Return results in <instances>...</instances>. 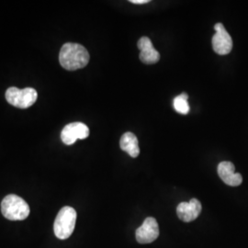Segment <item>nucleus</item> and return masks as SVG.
I'll use <instances>...</instances> for the list:
<instances>
[{
  "label": "nucleus",
  "mask_w": 248,
  "mask_h": 248,
  "mask_svg": "<svg viewBox=\"0 0 248 248\" xmlns=\"http://www.w3.org/2000/svg\"><path fill=\"white\" fill-rule=\"evenodd\" d=\"M59 62L64 69L75 71L89 63V53L83 45L67 43L62 45L59 53Z\"/></svg>",
  "instance_id": "obj_1"
},
{
  "label": "nucleus",
  "mask_w": 248,
  "mask_h": 248,
  "mask_svg": "<svg viewBox=\"0 0 248 248\" xmlns=\"http://www.w3.org/2000/svg\"><path fill=\"white\" fill-rule=\"evenodd\" d=\"M3 216L10 221H22L30 215V207L26 202L17 195L6 196L1 202Z\"/></svg>",
  "instance_id": "obj_2"
},
{
  "label": "nucleus",
  "mask_w": 248,
  "mask_h": 248,
  "mask_svg": "<svg viewBox=\"0 0 248 248\" xmlns=\"http://www.w3.org/2000/svg\"><path fill=\"white\" fill-rule=\"evenodd\" d=\"M77 222V212L74 208L65 206L62 208L57 214L53 231L54 234L58 239L65 240L71 236L75 230Z\"/></svg>",
  "instance_id": "obj_3"
},
{
  "label": "nucleus",
  "mask_w": 248,
  "mask_h": 248,
  "mask_svg": "<svg viewBox=\"0 0 248 248\" xmlns=\"http://www.w3.org/2000/svg\"><path fill=\"white\" fill-rule=\"evenodd\" d=\"M37 98V91L31 88L18 89L12 87L6 91L7 101L10 105L18 108H28L32 106L35 103Z\"/></svg>",
  "instance_id": "obj_4"
},
{
  "label": "nucleus",
  "mask_w": 248,
  "mask_h": 248,
  "mask_svg": "<svg viewBox=\"0 0 248 248\" xmlns=\"http://www.w3.org/2000/svg\"><path fill=\"white\" fill-rule=\"evenodd\" d=\"M216 33L213 37V51L220 55H226L232 49V40L222 23L214 26Z\"/></svg>",
  "instance_id": "obj_5"
},
{
  "label": "nucleus",
  "mask_w": 248,
  "mask_h": 248,
  "mask_svg": "<svg viewBox=\"0 0 248 248\" xmlns=\"http://www.w3.org/2000/svg\"><path fill=\"white\" fill-rule=\"evenodd\" d=\"M159 236V226L156 220L148 217L142 222V225L136 230L135 237L139 244H150Z\"/></svg>",
  "instance_id": "obj_6"
},
{
  "label": "nucleus",
  "mask_w": 248,
  "mask_h": 248,
  "mask_svg": "<svg viewBox=\"0 0 248 248\" xmlns=\"http://www.w3.org/2000/svg\"><path fill=\"white\" fill-rule=\"evenodd\" d=\"M89 135V127L83 123H72L64 126L61 133V139L66 145H71L78 139H86Z\"/></svg>",
  "instance_id": "obj_7"
},
{
  "label": "nucleus",
  "mask_w": 248,
  "mask_h": 248,
  "mask_svg": "<svg viewBox=\"0 0 248 248\" xmlns=\"http://www.w3.org/2000/svg\"><path fill=\"white\" fill-rule=\"evenodd\" d=\"M202 213V203L197 199H191L189 202H181L177 206V214L178 218L185 222L196 220Z\"/></svg>",
  "instance_id": "obj_8"
},
{
  "label": "nucleus",
  "mask_w": 248,
  "mask_h": 248,
  "mask_svg": "<svg viewBox=\"0 0 248 248\" xmlns=\"http://www.w3.org/2000/svg\"><path fill=\"white\" fill-rule=\"evenodd\" d=\"M235 169L232 163L224 161L218 166V175L222 181L231 186H240L243 182V177L239 173H235Z\"/></svg>",
  "instance_id": "obj_9"
},
{
  "label": "nucleus",
  "mask_w": 248,
  "mask_h": 248,
  "mask_svg": "<svg viewBox=\"0 0 248 248\" xmlns=\"http://www.w3.org/2000/svg\"><path fill=\"white\" fill-rule=\"evenodd\" d=\"M138 48L141 51L139 58L146 64H153L160 60V54L154 47L148 37H142L138 41Z\"/></svg>",
  "instance_id": "obj_10"
},
{
  "label": "nucleus",
  "mask_w": 248,
  "mask_h": 248,
  "mask_svg": "<svg viewBox=\"0 0 248 248\" xmlns=\"http://www.w3.org/2000/svg\"><path fill=\"white\" fill-rule=\"evenodd\" d=\"M120 146L122 150L128 153L132 157L135 158L140 154L138 139L133 133H125L121 138Z\"/></svg>",
  "instance_id": "obj_11"
},
{
  "label": "nucleus",
  "mask_w": 248,
  "mask_h": 248,
  "mask_svg": "<svg viewBox=\"0 0 248 248\" xmlns=\"http://www.w3.org/2000/svg\"><path fill=\"white\" fill-rule=\"evenodd\" d=\"M188 96L186 93H182L174 99V108L177 112L181 114H187L189 112V105L187 103Z\"/></svg>",
  "instance_id": "obj_12"
},
{
  "label": "nucleus",
  "mask_w": 248,
  "mask_h": 248,
  "mask_svg": "<svg viewBox=\"0 0 248 248\" xmlns=\"http://www.w3.org/2000/svg\"><path fill=\"white\" fill-rule=\"evenodd\" d=\"M131 3L136 4V5H141V4H146L148 2H150V0H131Z\"/></svg>",
  "instance_id": "obj_13"
}]
</instances>
